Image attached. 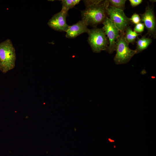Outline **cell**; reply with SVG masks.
Wrapping results in <instances>:
<instances>
[{"label":"cell","mask_w":156,"mask_h":156,"mask_svg":"<svg viewBox=\"0 0 156 156\" xmlns=\"http://www.w3.org/2000/svg\"><path fill=\"white\" fill-rule=\"evenodd\" d=\"M86 8L81 11L82 20L88 25L96 27L103 23L108 17L107 8L109 5L108 0H83Z\"/></svg>","instance_id":"6da1fadb"},{"label":"cell","mask_w":156,"mask_h":156,"mask_svg":"<svg viewBox=\"0 0 156 156\" xmlns=\"http://www.w3.org/2000/svg\"><path fill=\"white\" fill-rule=\"evenodd\" d=\"M15 49L11 40L7 39L0 42V70L5 73L15 67Z\"/></svg>","instance_id":"7a4b0ae2"},{"label":"cell","mask_w":156,"mask_h":156,"mask_svg":"<svg viewBox=\"0 0 156 156\" xmlns=\"http://www.w3.org/2000/svg\"><path fill=\"white\" fill-rule=\"evenodd\" d=\"M124 33L120 32V36L116 41V54L114 57V61L117 64L127 63L134 55L136 54L135 50L131 49L129 47V44L125 38Z\"/></svg>","instance_id":"3957f363"},{"label":"cell","mask_w":156,"mask_h":156,"mask_svg":"<svg viewBox=\"0 0 156 156\" xmlns=\"http://www.w3.org/2000/svg\"><path fill=\"white\" fill-rule=\"evenodd\" d=\"M88 34V42L94 52L99 53L102 51H107L109 42L102 28L96 27L89 29Z\"/></svg>","instance_id":"277c9868"},{"label":"cell","mask_w":156,"mask_h":156,"mask_svg":"<svg viewBox=\"0 0 156 156\" xmlns=\"http://www.w3.org/2000/svg\"><path fill=\"white\" fill-rule=\"evenodd\" d=\"M108 17L113 23L120 32H125L131 24L129 18L127 17L123 11L109 5L107 8Z\"/></svg>","instance_id":"5b68a950"},{"label":"cell","mask_w":156,"mask_h":156,"mask_svg":"<svg viewBox=\"0 0 156 156\" xmlns=\"http://www.w3.org/2000/svg\"><path fill=\"white\" fill-rule=\"evenodd\" d=\"M103 24L102 29L108 38L109 42L106 51L111 54L115 51L116 41L120 36V32L108 17L106 18Z\"/></svg>","instance_id":"8992f818"},{"label":"cell","mask_w":156,"mask_h":156,"mask_svg":"<svg viewBox=\"0 0 156 156\" xmlns=\"http://www.w3.org/2000/svg\"><path fill=\"white\" fill-rule=\"evenodd\" d=\"M140 15L141 22L144 24L147 31L146 35L148 34L155 39L156 20L153 7L148 5L146 8L144 12Z\"/></svg>","instance_id":"52a82bcc"},{"label":"cell","mask_w":156,"mask_h":156,"mask_svg":"<svg viewBox=\"0 0 156 156\" xmlns=\"http://www.w3.org/2000/svg\"><path fill=\"white\" fill-rule=\"evenodd\" d=\"M68 12L62 10L49 20L48 25L53 29L59 31L66 32L69 25L67 24L66 19Z\"/></svg>","instance_id":"ba28073f"},{"label":"cell","mask_w":156,"mask_h":156,"mask_svg":"<svg viewBox=\"0 0 156 156\" xmlns=\"http://www.w3.org/2000/svg\"><path fill=\"white\" fill-rule=\"evenodd\" d=\"M88 26L86 23L82 20L76 24L70 26L66 32V37L73 38L83 33H88L89 30Z\"/></svg>","instance_id":"9c48e42d"},{"label":"cell","mask_w":156,"mask_h":156,"mask_svg":"<svg viewBox=\"0 0 156 156\" xmlns=\"http://www.w3.org/2000/svg\"><path fill=\"white\" fill-rule=\"evenodd\" d=\"M144 35L140 38H138L136 42V49H135L136 54L142 52L146 49L151 44L152 40L151 38L146 37Z\"/></svg>","instance_id":"30bf717a"},{"label":"cell","mask_w":156,"mask_h":156,"mask_svg":"<svg viewBox=\"0 0 156 156\" xmlns=\"http://www.w3.org/2000/svg\"><path fill=\"white\" fill-rule=\"evenodd\" d=\"M141 35V34L137 33L133 31L129 26L126 29L124 33L125 39L129 44L131 43L134 44L136 38Z\"/></svg>","instance_id":"8fae6325"},{"label":"cell","mask_w":156,"mask_h":156,"mask_svg":"<svg viewBox=\"0 0 156 156\" xmlns=\"http://www.w3.org/2000/svg\"><path fill=\"white\" fill-rule=\"evenodd\" d=\"M80 0H63L62 1V10L68 12L70 9L78 4Z\"/></svg>","instance_id":"7c38bea8"},{"label":"cell","mask_w":156,"mask_h":156,"mask_svg":"<svg viewBox=\"0 0 156 156\" xmlns=\"http://www.w3.org/2000/svg\"><path fill=\"white\" fill-rule=\"evenodd\" d=\"M109 5L123 11L125 9L126 0H108Z\"/></svg>","instance_id":"4fadbf2b"},{"label":"cell","mask_w":156,"mask_h":156,"mask_svg":"<svg viewBox=\"0 0 156 156\" xmlns=\"http://www.w3.org/2000/svg\"><path fill=\"white\" fill-rule=\"evenodd\" d=\"M144 25L142 23L140 22L135 25L134 29L133 31L138 34H141L144 30Z\"/></svg>","instance_id":"5bb4252c"},{"label":"cell","mask_w":156,"mask_h":156,"mask_svg":"<svg viewBox=\"0 0 156 156\" xmlns=\"http://www.w3.org/2000/svg\"><path fill=\"white\" fill-rule=\"evenodd\" d=\"M129 20L131 22L135 25L141 22L140 16L138 14L136 13L132 15L129 18Z\"/></svg>","instance_id":"9a60e30c"},{"label":"cell","mask_w":156,"mask_h":156,"mask_svg":"<svg viewBox=\"0 0 156 156\" xmlns=\"http://www.w3.org/2000/svg\"><path fill=\"white\" fill-rule=\"evenodd\" d=\"M131 5L133 7H135L141 4L143 1L142 0H129Z\"/></svg>","instance_id":"2e32d148"},{"label":"cell","mask_w":156,"mask_h":156,"mask_svg":"<svg viewBox=\"0 0 156 156\" xmlns=\"http://www.w3.org/2000/svg\"><path fill=\"white\" fill-rule=\"evenodd\" d=\"M150 1L151 2H152V3H153V2H156V0H150Z\"/></svg>","instance_id":"e0dca14e"}]
</instances>
